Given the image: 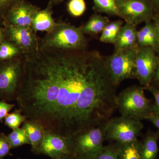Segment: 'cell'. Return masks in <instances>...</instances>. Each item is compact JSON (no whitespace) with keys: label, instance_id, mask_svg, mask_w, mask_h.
Listing matches in <instances>:
<instances>
[{"label":"cell","instance_id":"7402d4cb","mask_svg":"<svg viewBox=\"0 0 159 159\" xmlns=\"http://www.w3.org/2000/svg\"><path fill=\"white\" fill-rule=\"evenodd\" d=\"M22 54L20 50L8 40L0 44V61L11 59Z\"/></svg>","mask_w":159,"mask_h":159},{"label":"cell","instance_id":"4fadbf2b","mask_svg":"<svg viewBox=\"0 0 159 159\" xmlns=\"http://www.w3.org/2000/svg\"><path fill=\"white\" fill-rule=\"evenodd\" d=\"M22 127L25 131L31 145L33 153L39 155L42 143L46 128L39 121L27 119L23 123Z\"/></svg>","mask_w":159,"mask_h":159},{"label":"cell","instance_id":"484cf974","mask_svg":"<svg viewBox=\"0 0 159 159\" xmlns=\"http://www.w3.org/2000/svg\"><path fill=\"white\" fill-rule=\"evenodd\" d=\"M152 21L145 23V26L138 31L137 45L139 48L148 47L147 37L151 30L154 27L153 22Z\"/></svg>","mask_w":159,"mask_h":159},{"label":"cell","instance_id":"d6986e66","mask_svg":"<svg viewBox=\"0 0 159 159\" xmlns=\"http://www.w3.org/2000/svg\"><path fill=\"white\" fill-rule=\"evenodd\" d=\"M141 142L138 139L121 144L119 159H141Z\"/></svg>","mask_w":159,"mask_h":159},{"label":"cell","instance_id":"3957f363","mask_svg":"<svg viewBox=\"0 0 159 159\" xmlns=\"http://www.w3.org/2000/svg\"><path fill=\"white\" fill-rule=\"evenodd\" d=\"M116 104L122 116L136 120H146L153 115V103L146 97L141 85L130 86L122 90L117 95Z\"/></svg>","mask_w":159,"mask_h":159},{"label":"cell","instance_id":"5b68a950","mask_svg":"<svg viewBox=\"0 0 159 159\" xmlns=\"http://www.w3.org/2000/svg\"><path fill=\"white\" fill-rule=\"evenodd\" d=\"M138 48L115 50L110 55L104 57L106 68L115 86L125 80L134 78L135 60Z\"/></svg>","mask_w":159,"mask_h":159},{"label":"cell","instance_id":"6da1fadb","mask_svg":"<svg viewBox=\"0 0 159 159\" xmlns=\"http://www.w3.org/2000/svg\"><path fill=\"white\" fill-rule=\"evenodd\" d=\"M22 57L15 101L27 119L68 138L102 125L116 110L117 87L99 51L39 47Z\"/></svg>","mask_w":159,"mask_h":159},{"label":"cell","instance_id":"7c38bea8","mask_svg":"<svg viewBox=\"0 0 159 159\" xmlns=\"http://www.w3.org/2000/svg\"><path fill=\"white\" fill-rule=\"evenodd\" d=\"M39 154L44 155L51 159L71 155L68 138L46 129Z\"/></svg>","mask_w":159,"mask_h":159},{"label":"cell","instance_id":"f546056e","mask_svg":"<svg viewBox=\"0 0 159 159\" xmlns=\"http://www.w3.org/2000/svg\"><path fill=\"white\" fill-rule=\"evenodd\" d=\"M16 0H0V21L4 22L9 8Z\"/></svg>","mask_w":159,"mask_h":159},{"label":"cell","instance_id":"cb8c5ba5","mask_svg":"<svg viewBox=\"0 0 159 159\" xmlns=\"http://www.w3.org/2000/svg\"><path fill=\"white\" fill-rule=\"evenodd\" d=\"M27 119L19 109L9 113L4 119V123L12 130L19 128L21 124Z\"/></svg>","mask_w":159,"mask_h":159},{"label":"cell","instance_id":"8992f818","mask_svg":"<svg viewBox=\"0 0 159 159\" xmlns=\"http://www.w3.org/2000/svg\"><path fill=\"white\" fill-rule=\"evenodd\" d=\"M104 139L121 144L138 139L143 129L140 120L121 115L111 118L103 125Z\"/></svg>","mask_w":159,"mask_h":159},{"label":"cell","instance_id":"e0dca14e","mask_svg":"<svg viewBox=\"0 0 159 159\" xmlns=\"http://www.w3.org/2000/svg\"><path fill=\"white\" fill-rule=\"evenodd\" d=\"M110 22L109 20L106 16L100 14H94L80 28L84 34L96 35L101 33Z\"/></svg>","mask_w":159,"mask_h":159},{"label":"cell","instance_id":"4316f807","mask_svg":"<svg viewBox=\"0 0 159 159\" xmlns=\"http://www.w3.org/2000/svg\"><path fill=\"white\" fill-rule=\"evenodd\" d=\"M11 148L8 141L7 135L4 133H0V159L10 155Z\"/></svg>","mask_w":159,"mask_h":159},{"label":"cell","instance_id":"f1b7e54d","mask_svg":"<svg viewBox=\"0 0 159 159\" xmlns=\"http://www.w3.org/2000/svg\"><path fill=\"white\" fill-rule=\"evenodd\" d=\"M15 106L14 104L9 103L0 99V123L3 122L5 117Z\"/></svg>","mask_w":159,"mask_h":159},{"label":"cell","instance_id":"836d02e7","mask_svg":"<svg viewBox=\"0 0 159 159\" xmlns=\"http://www.w3.org/2000/svg\"><path fill=\"white\" fill-rule=\"evenodd\" d=\"M151 85L159 87V56L158 64L157 67L153 80H152V83Z\"/></svg>","mask_w":159,"mask_h":159},{"label":"cell","instance_id":"ba28073f","mask_svg":"<svg viewBox=\"0 0 159 159\" xmlns=\"http://www.w3.org/2000/svg\"><path fill=\"white\" fill-rule=\"evenodd\" d=\"M150 47L138 48L135 60L134 78L144 89L151 84L159 62V56Z\"/></svg>","mask_w":159,"mask_h":159},{"label":"cell","instance_id":"277c9868","mask_svg":"<svg viewBox=\"0 0 159 159\" xmlns=\"http://www.w3.org/2000/svg\"><path fill=\"white\" fill-rule=\"evenodd\" d=\"M68 139L71 155L74 159H91L104 146L103 125L88 129Z\"/></svg>","mask_w":159,"mask_h":159},{"label":"cell","instance_id":"d6a6232c","mask_svg":"<svg viewBox=\"0 0 159 159\" xmlns=\"http://www.w3.org/2000/svg\"><path fill=\"white\" fill-rule=\"evenodd\" d=\"M146 120L151 122L159 130V116L152 115L148 117Z\"/></svg>","mask_w":159,"mask_h":159},{"label":"cell","instance_id":"ac0fdd59","mask_svg":"<svg viewBox=\"0 0 159 159\" xmlns=\"http://www.w3.org/2000/svg\"><path fill=\"white\" fill-rule=\"evenodd\" d=\"M123 22L121 20L110 22L101 32L99 40L102 43L115 44Z\"/></svg>","mask_w":159,"mask_h":159},{"label":"cell","instance_id":"44dd1931","mask_svg":"<svg viewBox=\"0 0 159 159\" xmlns=\"http://www.w3.org/2000/svg\"><path fill=\"white\" fill-rule=\"evenodd\" d=\"M11 149L18 148L23 145H30V142L25 131L22 127L13 129L7 135Z\"/></svg>","mask_w":159,"mask_h":159},{"label":"cell","instance_id":"d4e9b609","mask_svg":"<svg viewBox=\"0 0 159 159\" xmlns=\"http://www.w3.org/2000/svg\"><path fill=\"white\" fill-rule=\"evenodd\" d=\"M86 9L84 0H70L68 3V11L74 17L81 16L85 12Z\"/></svg>","mask_w":159,"mask_h":159},{"label":"cell","instance_id":"74e56055","mask_svg":"<svg viewBox=\"0 0 159 159\" xmlns=\"http://www.w3.org/2000/svg\"><path fill=\"white\" fill-rule=\"evenodd\" d=\"M116 1H117V0H116Z\"/></svg>","mask_w":159,"mask_h":159},{"label":"cell","instance_id":"603a6c76","mask_svg":"<svg viewBox=\"0 0 159 159\" xmlns=\"http://www.w3.org/2000/svg\"><path fill=\"white\" fill-rule=\"evenodd\" d=\"M121 143L115 142L103 146L102 150L91 159H119Z\"/></svg>","mask_w":159,"mask_h":159},{"label":"cell","instance_id":"8d00e7d4","mask_svg":"<svg viewBox=\"0 0 159 159\" xmlns=\"http://www.w3.org/2000/svg\"><path fill=\"white\" fill-rule=\"evenodd\" d=\"M63 1L64 0H50V2H51L52 4H56L61 2Z\"/></svg>","mask_w":159,"mask_h":159},{"label":"cell","instance_id":"9a60e30c","mask_svg":"<svg viewBox=\"0 0 159 159\" xmlns=\"http://www.w3.org/2000/svg\"><path fill=\"white\" fill-rule=\"evenodd\" d=\"M137 26L125 22L119 31L115 44V50L129 48L137 47Z\"/></svg>","mask_w":159,"mask_h":159},{"label":"cell","instance_id":"ffe728a7","mask_svg":"<svg viewBox=\"0 0 159 159\" xmlns=\"http://www.w3.org/2000/svg\"><path fill=\"white\" fill-rule=\"evenodd\" d=\"M94 9L97 12L121 18L116 0H93Z\"/></svg>","mask_w":159,"mask_h":159},{"label":"cell","instance_id":"1f68e13d","mask_svg":"<svg viewBox=\"0 0 159 159\" xmlns=\"http://www.w3.org/2000/svg\"><path fill=\"white\" fill-rule=\"evenodd\" d=\"M153 9L155 14L159 15V0H146Z\"/></svg>","mask_w":159,"mask_h":159},{"label":"cell","instance_id":"8fae6325","mask_svg":"<svg viewBox=\"0 0 159 159\" xmlns=\"http://www.w3.org/2000/svg\"><path fill=\"white\" fill-rule=\"evenodd\" d=\"M39 10L29 2L16 0L8 10L3 24L31 28L34 16Z\"/></svg>","mask_w":159,"mask_h":159},{"label":"cell","instance_id":"2e32d148","mask_svg":"<svg viewBox=\"0 0 159 159\" xmlns=\"http://www.w3.org/2000/svg\"><path fill=\"white\" fill-rule=\"evenodd\" d=\"M159 139V130L148 131L141 142V159H157Z\"/></svg>","mask_w":159,"mask_h":159},{"label":"cell","instance_id":"e575fe53","mask_svg":"<svg viewBox=\"0 0 159 159\" xmlns=\"http://www.w3.org/2000/svg\"><path fill=\"white\" fill-rule=\"evenodd\" d=\"M6 34L4 28L0 26V44L6 40Z\"/></svg>","mask_w":159,"mask_h":159},{"label":"cell","instance_id":"7a4b0ae2","mask_svg":"<svg viewBox=\"0 0 159 159\" xmlns=\"http://www.w3.org/2000/svg\"><path fill=\"white\" fill-rule=\"evenodd\" d=\"M39 47L63 50L84 51L88 41L80 28L69 23H57L52 31L39 40Z\"/></svg>","mask_w":159,"mask_h":159},{"label":"cell","instance_id":"9c48e42d","mask_svg":"<svg viewBox=\"0 0 159 159\" xmlns=\"http://www.w3.org/2000/svg\"><path fill=\"white\" fill-rule=\"evenodd\" d=\"M116 4L121 18L136 26L152 20L154 16L153 9L146 0H117Z\"/></svg>","mask_w":159,"mask_h":159},{"label":"cell","instance_id":"52a82bcc","mask_svg":"<svg viewBox=\"0 0 159 159\" xmlns=\"http://www.w3.org/2000/svg\"><path fill=\"white\" fill-rule=\"evenodd\" d=\"M22 57L0 61V99L15 101L22 71Z\"/></svg>","mask_w":159,"mask_h":159},{"label":"cell","instance_id":"83f0119b","mask_svg":"<svg viewBox=\"0 0 159 159\" xmlns=\"http://www.w3.org/2000/svg\"><path fill=\"white\" fill-rule=\"evenodd\" d=\"M146 89L151 93L154 99L152 105L153 115L159 116V87L150 85Z\"/></svg>","mask_w":159,"mask_h":159},{"label":"cell","instance_id":"4dcf8cb0","mask_svg":"<svg viewBox=\"0 0 159 159\" xmlns=\"http://www.w3.org/2000/svg\"><path fill=\"white\" fill-rule=\"evenodd\" d=\"M157 34V48L156 51L159 54V15L155 14L152 19Z\"/></svg>","mask_w":159,"mask_h":159},{"label":"cell","instance_id":"d590c367","mask_svg":"<svg viewBox=\"0 0 159 159\" xmlns=\"http://www.w3.org/2000/svg\"><path fill=\"white\" fill-rule=\"evenodd\" d=\"M52 159H74L73 157L70 155H67L63 156L61 157L58 158H52Z\"/></svg>","mask_w":159,"mask_h":159},{"label":"cell","instance_id":"30bf717a","mask_svg":"<svg viewBox=\"0 0 159 159\" xmlns=\"http://www.w3.org/2000/svg\"><path fill=\"white\" fill-rule=\"evenodd\" d=\"M6 39L14 44L22 54L37 51L39 48V39L30 27L4 24Z\"/></svg>","mask_w":159,"mask_h":159},{"label":"cell","instance_id":"5bb4252c","mask_svg":"<svg viewBox=\"0 0 159 159\" xmlns=\"http://www.w3.org/2000/svg\"><path fill=\"white\" fill-rule=\"evenodd\" d=\"M53 4L49 2L45 9L38 11L32 22L31 29L35 33L37 31H46L47 33L52 31L57 25L52 16Z\"/></svg>","mask_w":159,"mask_h":159}]
</instances>
